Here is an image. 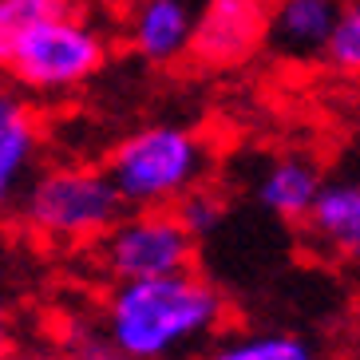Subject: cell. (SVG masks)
Masks as SVG:
<instances>
[{"label":"cell","instance_id":"1","mask_svg":"<svg viewBox=\"0 0 360 360\" xmlns=\"http://www.w3.org/2000/svg\"><path fill=\"white\" fill-rule=\"evenodd\" d=\"M91 317L107 360H182L230 328V297L194 265L115 281Z\"/></svg>","mask_w":360,"mask_h":360},{"label":"cell","instance_id":"2","mask_svg":"<svg viewBox=\"0 0 360 360\" xmlns=\"http://www.w3.org/2000/svg\"><path fill=\"white\" fill-rule=\"evenodd\" d=\"M218 147L206 131L186 123H150L123 135L107 150L103 170L127 210L174 206L182 194L214 179Z\"/></svg>","mask_w":360,"mask_h":360},{"label":"cell","instance_id":"3","mask_svg":"<svg viewBox=\"0 0 360 360\" xmlns=\"http://www.w3.org/2000/svg\"><path fill=\"white\" fill-rule=\"evenodd\" d=\"M123 210L127 206L103 167H87V162H48L44 167L40 162L12 218L28 238L52 250H79V245L91 250Z\"/></svg>","mask_w":360,"mask_h":360},{"label":"cell","instance_id":"4","mask_svg":"<svg viewBox=\"0 0 360 360\" xmlns=\"http://www.w3.org/2000/svg\"><path fill=\"white\" fill-rule=\"evenodd\" d=\"M107 68V40L72 8L36 20L16 40L0 72L28 99H68Z\"/></svg>","mask_w":360,"mask_h":360},{"label":"cell","instance_id":"5","mask_svg":"<svg viewBox=\"0 0 360 360\" xmlns=\"http://www.w3.org/2000/svg\"><path fill=\"white\" fill-rule=\"evenodd\" d=\"M91 257H96V269L107 277V285H115V281L194 269L198 265V242L170 206H150V210L119 214L111 230L91 245Z\"/></svg>","mask_w":360,"mask_h":360},{"label":"cell","instance_id":"6","mask_svg":"<svg viewBox=\"0 0 360 360\" xmlns=\"http://www.w3.org/2000/svg\"><path fill=\"white\" fill-rule=\"evenodd\" d=\"M265 20L269 0H202L186 60L210 72L242 68L250 56L262 52Z\"/></svg>","mask_w":360,"mask_h":360},{"label":"cell","instance_id":"7","mask_svg":"<svg viewBox=\"0 0 360 360\" xmlns=\"http://www.w3.org/2000/svg\"><path fill=\"white\" fill-rule=\"evenodd\" d=\"M301 245L333 265H360V182L352 170L325 174L309 214L297 222Z\"/></svg>","mask_w":360,"mask_h":360},{"label":"cell","instance_id":"8","mask_svg":"<svg viewBox=\"0 0 360 360\" xmlns=\"http://www.w3.org/2000/svg\"><path fill=\"white\" fill-rule=\"evenodd\" d=\"M44 159V119L36 99L20 87L0 84V222L12 218L24 186Z\"/></svg>","mask_w":360,"mask_h":360},{"label":"cell","instance_id":"9","mask_svg":"<svg viewBox=\"0 0 360 360\" xmlns=\"http://www.w3.org/2000/svg\"><path fill=\"white\" fill-rule=\"evenodd\" d=\"M340 0H269L265 20V52L277 64L313 68L328 48V36L337 28Z\"/></svg>","mask_w":360,"mask_h":360},{"label":"cell","instance_id":"10","mask_svg":"<svg viewBox=\"0 0 360 360\" xmlns=\"http://www.w3.org/2000/svg\"><path fill=\"white\" fill-rule=\"evenodd\" d=\"M321 182H325V167L309 150H281V155H269L257 167L250 194L265 214H274L277 222L297 226L309 214Z\"/></svg>","mask_w":360,"mask_h":360},{"label":"cell","instance_id":"11","mask_svg":"<svg viewBox=\"0 0 360 360\" xmlns=\"http://www.w3.org/2000/svg\"><path fill=\"white\" fill-rule=\"evenodd\" d=\"M198 4L202 0H135V8L127 16L131 52L155 68L186 60Z\"/></svg>","mask_w":360,"mask_h":360},{"label":"cell","instance_id":"12","mask_svg":"<svg viewBox=\"0 0 360 360\" xmlns=\"http://www.w3.org/2000/svg\"><path fill=\"white\" fill-rule=\"evenodd\" d=\"M202 360H317V345L289 328H226Z\"/></svg>","mask_w":360,"mask_h":360},{"label":"cell","instance_id":"13","mask_svg":"<svg viewBox=\"0 0 360 360\" xmlns=\"http://www.w3.org/2000/svg\"><path fill=\"white\" fill-rule=\"evenodd\" d=\"M321 68L345 84H360V0H340L337 28L328 36Z\"/></svg>","mask_w":360,"mask_h":360},{"label":"cell","instance_id":"14","mask_svg":"<svg viewBox=\"0 0 360 360\" xmlns=\"http://www.w3.org/2000/svg\"><path fill=\"white\" fill-rule=\"evenodd\" d=\"M170 210L179 214V222L191 230L194 242H206V238H214L226 226V218H230V198L214 182H202L191 194H182Z\"/></svg>","mask_w":360,"mask_h":360},{"label":"cell","instance_id":"15","mask_svg":"<svg viewBox=\"0 0 360 360\" xmlns=\"http://www.w3.org/2000/svg\"><path fill=\"white\" fill-rule=\"evenodd\" d=\"M72 8L68 0H0V68L8 60V52L16 48L28 28L44 16H52V12H64Z\"/></svg>","mask_w":360,"mask_h":360},{"label":"cell","instance_id":"16","mask_svg":"<svg viewBox=\"0 0 360 360\" xmlns=\"http://www.w3.org/2000/svg\"><path fill=\"white\" fill-rule=\"evenodd\" d=\"M12 337H16V321H12V309L0 293V352H12Z\"/></svg>","mask_w":360,"mask_h":360},{"label":"cell","instance_id":"17","mask_svg":"<svg viewBox=\"0 0 360 360\" xmlns=\"http://www.w3.org/2000/svg\"><path fill=\"white\" fill-rule=\"evenodd\" d=\"M20 360H91V356H79V352L60 349V352H20Z\"/></svg>","mask_w":360,"mask_h":360},{"label":"cell","instance_id":"18","mask_svg":"<svg viewBox=\"0 0 360 360\" xmlns=\"http://www.w3.org/2000/svg\"><path fill=\"white\" fill-rule=\"evenodd\" d=\"M352 111H356V131H360V91H356V103H352Z\"/></svg>","mask_w":360,"mask_h":360},{"label":"cell","instance_id":"19","mask_svg":"<svg viewBox=\"0 0 360 360\" xmlns=\"http://www.w3.org/2000/svg\"><path fill=\"white\" fill-rule=\"evenodd\" d=\"M0 360H20V352H0Z\"/></svg>","mask_w":360,"mask_h":360},{"label":"cell","instance_id":"20","mask_svg":"<svg viewBox=\"0 0 360 360\" xmlns=\"http://www.w3.org/2000/svg\"><path fill=\"white\" fill-rule=\"evenodd\" d=\"M352 174H356V182H360V162H356V167H352Z\"/></svg>","mask_w":360,"mask_h":360}]
</instances>
